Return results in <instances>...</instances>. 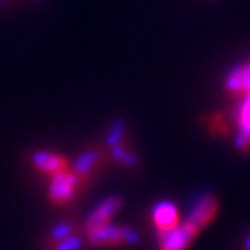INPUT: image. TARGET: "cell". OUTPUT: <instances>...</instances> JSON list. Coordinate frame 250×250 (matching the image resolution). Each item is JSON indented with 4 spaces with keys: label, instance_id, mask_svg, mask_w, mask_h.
Returning <instances> with one entry per match:
<instances>
[{
    "label": "cell",
    "instance_id": "6da1fadb",
    "mask_svg": "<svg viewBox=\"0 0 250 250\" xmlns=\"http://www.w3.org/2000/svg\"><path fill=\"white\" fill-rule=\"evenodd\" d=\"M121 208L123 198L109 197L91 211L89 217L82 223L85 245L95 249H119L139 243V235L135 230L113 224V217L121 211Z\"/></svg>",
    "mask_w": 250,
    "mask_h": 250
},
{
    "label": "cell",
    "instance_id": "7a4b0ae2",
    "mask_svg": "<svg viewBox=\"0 0 250 250\" xmlns=\"http://www.w3.org/2000/svg\"><path fill=\"white\" fill-rule=\"evenodd\" d=\"M224 91L232 99L233 146L241 154L250 152V60L233 67L224 78Z\"/></svg>",
    "mask_w": 250,
    "mask_h": 250
},
{
    "label": "cell",
    "instance_id": "3957f363",
    "mask_svg": "<svg viewBox=\"0 0 250 250\" xmlns=\"http://www.w3.org/2000/svg\"><path fill=\"white\" fill-rule=\"evenodd\" d=\"M107 145V158L113 160L115 163L123 165L126 169H135L139 165V158L137 154L132 150L130 141H128V132H126V125L123 121H115L106 137Z\"/></svg>",
    "mask_w": 250,
    "mask_h": 250
},
{
    "label": "cell",
    "instance_id": "277c9868",
    "mask_svg": "<svg viewBox=\"0 0 250 250\" xmlns=\"http://www.w3.org/2000/svg\"><path fill=\"white\" fill-rule=\"evenodd\" d=\"M85 237L82 224L76 221H62L54 226L48 239H46V250H83Z\"/></svg>",
    "mask_w": 250,
    "mask_h": 250
},
{
    "label": "cell",
    "instance_id": "5b68a950",
    "mask_svg": "<svg viewBox=\"0 0 250 250\" xmlns=\"http://www.w3.org/2000/svg\"><path fill=\"white\" fill-rule=\"evenodd\" d=\"M85 188L78 178V174L72 170V165L63 172L56 174L50 178L48 184V200L56 206H65L69 204L72 198L78 195V191Z\"/></svg>",
    "mask_w": 250,
    "mask_h": 250
},
{
    "label": "cell",
    "instance_id": "8992f818",
    "mask_svg": "<svg viewBox=\"0 0 250 250\" xmlns=\"http://www.w3.org/2000/svg\"><path fill=\"white\" fill-rule=\"evenodd\" d=\"M198 235H200V230L189 219H186L174 230L158 235L160 250H188Z\"/></svg>",
    "mask_w": 250,
    "mask_h": 250
},
{
    "label": "cell",
    "instance_id": "52a82bcc",
    "mask_svg": "<svg viewBox=\"0 0 250 250\" xmlns=\"http://www.w3.org/2000/svg\"><path fill=\"white\" fill-rule=\"evenodd\" d=\"M219 206H221V202H219L217 195H213V193H206V195H202V197L195 202V206L191 208L188 219L197 226L200 232H202L204 228H208V226L217 219Z\"/></svg>",
    "mask_w": 250,
    "mask_h": 250
},
{
    "label": "cell",
    "instance_id": "ba28073f",
    "mask_svg": "<svg viewBox=\"0 0 250 250\" xmlns=\"http://www.w3.org/2000/svg\"><path fill=\"white\" fill-rule=\"evenodd\" d=\"M32 165L37 172H41L43 176H48L52 178L56 174L63 172L65 169L71 167V161L69 158H65L62 154L52 150H39L32 156Z\"/></svg>",
    "mask_w": 250,
    "mask_h": 250
},
{
    "label": "cell",
    "instance_id": "9c48e42d",
    "mask_svg": "<svg viewBox=\"0 0 250 250\" xmlns=\"http://www.w3.org/2000/svg\"><path fill=\"white\" fill-rule=\"evenodd\" d=\"M152 223H154V228H156L158 235L174 230L182 223L178 208L172 202H160V204H156L154 209H152Z\"/></svg>",
    "mask_w": 250,
    "mask_h": 250
},
{
    "label": "cell",
    "instance_id": "30bf717a",
    "mask_svg": "<svg viewBox=\"0 0 250 250\" xmlns=\"http://www.w3.org/2000/svg\"><path fill=\"white\" fill-rule=\"evenodd\" d=\"M15 2H21V0H0V6H8V4H15ZM28 2H37V0H28Z\"/></svg>",
    "mask_w": 250,
    "mask_h": 250
},
{
    "label": "cell",
    "instance_id": "8fae6325",
    "mask_svg": "<svg viewBox=\"0 0 250 250\" xmlns=\"http://www.w3.org/2000/svg\"><path fill=\"white\" fill-rule=\"evenodd\" d=\"M245 249L250 250V235H249V237H247V241H245Z\"/></svg>",
    "mask_w": 250,
    "mask_h": 250
}]
</instances>
